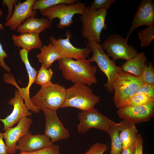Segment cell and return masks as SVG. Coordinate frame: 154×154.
<instances>
[{
    "label": "cell",
    "mask_w": 154,
    "mask_h": 154,
    "mask_svg": "<svg viewBox=\"0 0 154 154\" xmlns=\"http://www.w3.org/2000/svg\"><path fill=\"white\" fill-rule=\"evenodd\" d=\"M58 65L64 78L67 80L89 86L97 83V66L92 65L88 59L76 60L65 58L59 60Z\"/></svg>",
    "instance_id": "1"
},
{
    "label": "cell",
    "mask_w": 154,
    "mask_h": 154,
    "mask_svg": "<svg viewBox=\"0 0 154 154\" xmlns=\"http://www.w3.org/2000/svg\"><path fill=\"white\" fill-rule=\"evenodd\" d=\"M100 100V96L95 94L89 86L75 83L66 89V99L61 108L72 107L88 111L94 108Z\"/></svg>",
    "instance_id": "2"
},
{
    "label": "cell",
    "mask_w": 154,
    "mask_h": 154,
    "mask_svg": "<svg viewBox=\"0 0 154 154\" xmlns=\"http://www.w3.org/2000/svg\"><path fill=\"white\" fill-rule=\"evenodd\" d=\"M66 90L64 86L51 82L41 86L31 100L33 105L40 110L56 111L61 108L65 102Z\"/></svg>",
    "instance_id": "3"
},
{
    "label": "cell",
    "mask_w": 154,
    "mask_h": 154,
    "mask_svg": "<svg viewBox=\"0 0 154 154\" xmlns=\"http://www.w3.org/2000/svg\"><path fill=\"white\" fill-rule=\"evenodd\" d=\"M107 14L105 9L96 10L90 6L86 7L80 19L82 25V36L88 42L94 41L98 43L101 42V32L107 27L105 21Z\"/></svg>",
    "instance_id": "4"
},
{
    "label": "cell",
    "mask_w": 154,
    "mask_h": 154,
    "mask_svg": "<svg viewBox=\"0 0 154 154\" xmlns=\"http://www.w3.org/2000/svg\"><path fill=\"white\" fill-rule=\"evenodd\" d=\"M140 77L122 71L116 75L113 84L114 103L118 109L136 94L143 84Z\"/></svg>",
    "instance_id": "5"
},
{
    "label": "cell",
    "mask_w": 154,
    "mask_h": 154,
    "mask_svg": "<svg viewBox=\"0 0 154 154\" xmlns=\"http://www.w3.org/2000/svg\"><path fill=\"white\" fill-rule=\"evenodd\" d=\"M86 46L93 54L88 60L91 62H96L100 70L106 75L107 80L104 86L109 93H113L115 79L118 74L122 71L121 66L116 65L115 62L110 58L100 43L91 41L88 42Z\"/></svg>",
    "instance_id": "6"
},
{
    "label": "cell",
    "mask_w": 154,
    "mask_h": 154,
    "mask_svg": "<svg viewBox=\"0 0 154 154\" xmlns=\"http://www.w3.org/2000/svg\"><path fill=\"white\" fill-rule=\"evenodd\" d=\"M86 7L85 3L78 1L70 4H58L39 12L42 16L46 18L51 23L54 19L57 18L60 21L57 25V28L63 29L72 24L73 18L75 15H82Z\"/></svg>",
    "instance_id": "7"
},
{
    "label": "cell",
    "mask_w": 154,
    "mask_h": 154,
    "mask_svg": "<svg viewBox=\"0 0 154 154\" xmlns=\"http://www.w3.org/2000/svg\"><path fill=\"white\" fill-rule=\"evenodd\" d=\"M101 46L107 55L112 57L114 62L119 59L128 60L138 53L134 46L128 44L127 39L117 34L109 36Z\"/></svg>",
    "instance_id": "8"
},
{
    "label": "cell",
    "mask_w": 154,
    "mask_h": 154,
    "mask_svg": "<svg viewBox=\"0 0 154 154\" xmlns=\"http://www.w3.org/2000/svg\"><path fill=\"white\" fill-rule=\"evenodd\" d=\"M80 123L78 125V132L84 134L91 128H96L108 133L110 127L115 122L94 108L82 111L78 114Z\"/></svg>",
    "instance_id": "9"
},
{
    "label": "cell",
    "mask_w": 154,
    "mask_h": 154,
    "mask_svg": "<svg viewBox=\"0 0 154 154\" xmlns=\"http://www.w3.org/2000/svg\"><path fill=\"white\" fill-rule=\"evenodd\" d=\"M116 112L119 118L129 123L147 122L154 115V101L144 105L122 107L118 108Z\"/></svg>",
    "instance_id": "10"
},
{
    "label": "cell",
    "mask_w": 154,
    "mask_h": 154,
    "mask_svg": "<svg viewBox=\"0 0 154 154\" xmlns=\"http://www.w3.org/2000/svg\"><path fill=\"white\" fill-rule=\"evenodd\" d=\"M66 38L59 37L57 39L52 36L49 38L50 42L56 48L64 58H70L78 60L86 59L91 52L90 49L86 47L78 48L73 46L70 41L72 34L69 31L65 33Z\"/></svg>",
    "instance_id": "11"
},
{
    "label": "cell",
    "mask_w": 154,
    "mask_h": 154,
    "mask_svg": "<svg viewBox=\"0 0 154 154\" xmlns=\"http://www.w3.org/2000/svg\"><path fill=\"white\" fill-rule=\"evenodd\" d=\"M143 25L154 26V4L152 0H141L134 15L126 38L128 40L137 28Z\"/></svg>",
    "instance_id": "12"
},
{
    "label": "cell",
    "mask_w": 154,
    "mask_h": 154,
    "mask_svg": "<svg viewBox=\"0 0 154 154\" xmlns=\"http://www.w3.org/2000/svg\"><path fill=\"white\" fill-rule=\"evenodd\" d=\"M43 111L46 119L44 134L50 138L51 142L68 139L69 132L59 119L56 111L45 110Z\"/></svg>",
    "instance_id": "13"
},
{
    "label": "cell",
    "mask_w": 154,
    "mask_h": 154,
    "mask_svg": "<svg viewBox=\"0 0 154 154\" xmlns=\"http://www.w3.org/2000/svg\"><path fill=\"white\" fill-rule=\"evenodd\" d=\"M33 123L32 119L25 117L21 119L17 125L7 129L3 133L7 148V154H14L16 151L17 143L19 139L29 132Z\"/></svg>",
    "instance_id": "14"
},
{
    "label": "cell",
    "mask_w": 154,
    "mask_h": 154,
    "mask_svg": "<svg viewBox=\"0 0 154 154\" xmlns=\"http://www.w3.org/2000/svg\"><path fill=\"white\" fill-rule=\"evenodd\" d=\"M23 101L20 93L18 90L16 89L14 97L11 98L8 102L9 105L13 106V111L5 118H0V121L4 125V131L12 127L22 119L32 115V113L27 109Z\"/></svg>",
    "instance_id": "15"
},
{
    "label": "cell",
    "mask_w": 154,
    "mask_h": 154,
    "mask_svg": "<svg viewBox=\"0 0 154 154\" xmlns=\"http://www.w3.org/2000/svg\"><path fill=\"white\" fill-rule=\"evenodd\" d=\"M35 0H26L22 3L19 1L14 6L12 16L5 22V26L14 31L27 19L35 17L37 14V10L32 9Z\"/></svg>",
    "instance_id": "16"
},
{
    "label": "cell",
    "mask_w": 154,
    "mask_h": 154,
    "mask_svg": "<svg viewBox=\"0 0 154 154\" xmlns=\"http://www.w3.org/2000/svg\"><path fill=\"white\" fill-rule=\"evenodd\" d=\"M17 142L16 150L23 152L34 151L53 145L50 138L45 134L33 135L30 132L21 138Z\"/></svg>",
    "instance_id": "17"
},
{
    "label": "cell",
    "mask_w": 154,
    "mask_h": 154,
    "mask_svg": "<svg viewBox=\"0 0 154 154\" xmlns=\"http://www.w3.org/2000/svg\"><path fill=\"white\" fill-rule=\"evenodd\" d=\"M51 23L44 17L40 19L32 17L26 19L17 29L21 34L34 33L39 34L50 28Z\"/></svg>",
    "instance_id": "18"
},
{
    "label": "cell",
    "mask_w": 154,
    "mask_h": 154,
    "mask_svg": "<svg viewBox=\"0 0 154 154\" xmlns=\"http://www.w3.org/2000/svg\"><path fill=\"white\" fill-rule=\"evenodd\" d=\"M11 38L15 46L29 52L35 49H40L43 46L42 42L38 34L25 33L13 35Z\"/></svg>",
    "instance_id": "19"
},
{
    "label": "cell",
    "mask_w": 154,
    "mask_h": 154,
    "mask_svg": "<svg viewBox=\"0 0 154 154\" xmlns=\"http://www.w3.org/2000/svg\"><path fill=\"white\" fill-rule=\"evenodd\" d=\"M147 59V57L144 52L138 53L122 64L121 66L122 70L124 72L140 77L142 73Z\"/></svg>",
    "instance_id": "20"
},
{
    "label": "cell",
    "mask_w": 154,
    "mask_h": 154,
    "mask_svg": "<svg viewBox=\"0 0 154 154\" xmlns=\"http://www.w3.org/2000/svg\"><path fill=\"white\" fill-rule=\"evenodd\" d=\"M130 123L123 119L119 123H116L110 127L108 133L111 139V147L110 154H121L123 149L119 135L120 131Z\"/></svg>",
    "instance_id": "21"
},
{
    "label": "cell",
    "mask_w": 154,
    "mask_h": 154,
    "mask_svg": "<svg viewBox=\"0 0 154 154\" xmlns=\"http://www.w3.org/2000/svg\"><path fill=\"white\" fill-rule=\"evenodd\" d=\"M40 51L37 57L38 61L46 68H49L55 61L64 58L50 42L47 45L43 46Z\"/></svg>",
    "instance_id": "22"
},
{
    "label": "cell",
    "mask_w": 154,
    "mask_h": 154,
    "mask_svg": "<svg viewBox=\"0 0 154 154\" xmlns=\"http://www.w3.org/2000/svg\"><path fill=\"white\" fill-rule=\"evenodd\" d=\"M3 78L4 82L14 86L17 88L22 96L25 104L29 110H31L36 114L39 113L40 110L34 106L32 103L31 98L30 97L29 93L26 92L25 88H21L19 87L12 74L9 72L5 73L3 76Z\"/></svg>",
    "instance_id": "23"
},
{
    "label": "cell",
    "mask_w": 154,
    "mask_h": 154,
    "mask_svg": "<svg viewBox=\"0 0 154 154\" xmlns=\"http://www.w3.org/2000/svg\"><path fill=\"white\" fill-rule=\"evenodd\" d=\"M138 131L135 124L130 123L120 131L119 135L123 149L135 144Z\"/></svg>",
    "instance_id": "24"
},
{
    "label": "cell",
    "mask_w": 154,
    "mask_h": 154,
    "mask_svg": "<svg viewBox=\"0 0 154 154\" xmlns=\"http://www.w3.org/2000/svg\"><path fill=\"white\" fill-rule=\"evenodd\" d=\"M29 52L25 49H20L19 52L21 61L24 64L29 76V82L27 86L25 87L26 90L29 92L30 87L35 82L37 72L33 68L29 62L28 55Z\"/></svg>",
    "instance_id": "25"
},
{
    "label": "cell",
    "mask_w": 154,
    "mask_h": 154,
    "mask_svg": "<svg viewBox=\"0 0 154 154\" xmlns=\"http://www.w3.org/2000/svg\"><path fill=\"white\" fill-rule=\"evenodd\" d=\"M78 1L77 0H36L33 6L32 9L35 10L38 9L41 11L58 4H70Z\"/></svg>",
    "instance_id": "26"
},
{
    "label": "cell",
    "mask_w": 154,
    "mask_h": 154,
    "mask_svg": "<svg viewBox=\"0 0 154 154\" xmlns=\"http://www.w3.org/2000/svg\"><path fill=\"white\" fill-rule=\"evenodd\" d=\"M142 47H148L154 38V26H146L138 33Z\"/></svg>",
    "instance_id": "27"
},
{
    "label": "cell",
    "mask_w": 154,
    "mask_h": 154,
    "mask_svg": "<svg viewBox=\"0 0 154 154\" xmlns=\"http://www.w3.org/2000/svg\"><path fill=\"white\" fill-rule=\"evenodd\" d=\"M53 74V72L50 68H46L42 64L37 74L35 82L41 86L47 85L51 82Z\"/></svg>",
    "instance_id": "28"
},
{
    "label": "cell",
    "mask_w": 154,
    "mask_h": 154,
    "mask_svg": "<svg viewBox=\"0 0 154 154\" xmlns=\"http://www.w3.org/2000/svg\"><path fill=\"white\" fill-rule=\"evenodd\" d=\"M154 101V98L147 94H136L131 98L122 107L144 105Z\"/></svg>",
    "instance_id": "29"
},
{
    "label": "cell",
    "mask_w": 154,
    "mask_h": 154,
    "mask_svg": "<svg viewBox=\"0 0 154 154\" xmlns=\"http://www.w3.org/2000/svg\"><path fill=\"white\" fill-rule=\"evenodd\" d=\"M140 77L144 83L154 85V68L150 61H146L142 75Z\"/></svg>",
    "instance_id": "30"
},
{
    "label": "cell",
    "mask_w": 154,
    "mask_h": 154,
    "mask_svg": "<svg viewBox=\"0 0 154 154\" xmlns=\"http://www.w3.org/2000/svg\"><path fill=\"white\" fill-rule=\"evenodd\" d=\"M60 147L56 145L36 151L30 152H21L19 154H61Z\"/></svg>",
    "instance_id": "31"
},
{
    "label": "cell",
    "mask_w": 154,
    "mask_h": 154,
    "mask_svg": "<svg viewBox=\"0 0 154 154\" xmlns=\"http://www.w3.org/2000/svg\"><path fill=\"white\" fill-rule=\"evenodd\" d=\"M108 149L106 144L97 143L92 145L86 152L82 154H103Z\"/></svg>",
    "instance_id": "32"
},
{
    "label": "cell",
    "mask_w": 154,
    "mask_h": 154,
    "mask_svg": "<svg viewBox=\"0 0 154 154\" xmlns=\"http://www.w3.org/2000/svg\"><path fill=\"white\" fill-rule=\"evenodd\" d=\"M115 0H94L90 6L95 10L109 9L112 4L115 2Z\"/></svg>",
    "instance_id": "33"
},
{
    "label": "cell",
    "mask_w": 154,
    "mask_h": 154,
    "mask_svg": "<svg viewBox=\"0 0 154 154\" xmlns=\"http://www.w3.org/2000/svg\"><path fill=\"white\" fill-rule=\"evenodd\" d=\"M0 29H4V27L0 23ZM8 55L6 52L3 50L2 46L0 42V66L6 71L7 72H11L10 68L5 63L4 59L7 57Z\"/></svg>",
    "instance_id": "34"
},
{
    "label": "cell",
    "mask_w": 154,
    "mask_h": 154,
    "mask_svg": "<svg viewBox=\"0 0 154 154\" xmlns=\"http://www.w3.org/2000/svg\"><path fill=\"white\" fill-rule=\"evenodd\" d=\"M147 94L154 98V85L144 83L139 88L136 94Z\"/></svg>",
    "instance_id": "35"
},
{
    "label": "cell",
    "mask_w": 154,
    "mask_h": 154,
    "mask_svg": "<svg viewBox=\"0 0 154 154\" xmlns=\"http://www.w3.org/2000/svg\"><path fill=\"white\" fill-rule=\"evenodd\" d=\"M19 1L17 0H3L2 5H6L8 9V14L6 17V21L9 20L12 16L13 12L15 5Z\"/></svg>",
    "instance_id": "36"
},
{
    "label": "cell",
    "mask_w": 154,
    "mask_h": 154,
    "mask_svg": "<svg viewBox=\"0 0 154 154\" xmlns=\"http://www.w3.org/2000/svg\"><path fill=\"white\" fill-rule=\"evenodd\" d=\"M143 139L141 134H138L135 143V154H143Z\"/></svg>",
    "instance_id": "37"
},
{
    "label": "cell",
    "mask_w": 154,
    "mask_h": 154,
    "mask_svg": "<svg viewBox=\"0 0 154 154\" xmlns=\"http://www.w3.org/2000/svg\"><path fill=\"white\" fill-rule=\"evenodd\" d=\"M3 138V133L0 132V154H7V148Z\"/></svg>",
    "instance_id": "38"
},
{
    "label": "cell",
    "mask_w": 154,
    "mask_h": 154,
    "mask_svg": "<svg viewBox=\"0 0 154 154\" xmlns=\"http://www.w3.org/2000/svg\"><path fill=\"white\" fill-rule=\"evenodd\" d=\"M135 144L125 149H123L121 154H135Z\"/></svg>",
    "instance_id": "39"
},
{
    "label": "cell",
    "mask_w": 154,
    "mask_h": 154,
    "mask_svg": "<svg viewBox=\"0 0 154 154\" xmlns=\"http://www.w3.org/2000/svg\"><path fill=\"white\" fill-rule=\"evenodd\" d=\"M3 14L2 10L0 8V17L3 15Z\"/></svg>",
    "instance_id": "40"
}]
</instances>
